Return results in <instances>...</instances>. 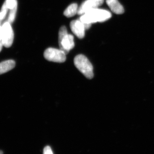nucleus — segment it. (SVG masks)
I'll return each instance as SVG.
<instances>
[{"mask_svg":"<svg viewBox=\"0 0 154 154\" xmlns=\"http://www.w3.org/2000/svg\"><path fill=\"white\" fill-rule=\"evenodd\" d=\"M111 14L107 10L95 8L82 15L80 20L85 24H91L96 22H102L110 19Z\"/></svg>","mask_w":154,"mask_h":154,"instance_id":"nucleus-1","label":"nucleus"},{"mask_svg":"<svg viewBox=\"0 0 154 154\" xmlns=\"http://www.w3.org/2000/svg\"><path fill=\"white\" fill-rule=\"evenodd\" d=\"M75 66L88 79L94 77L93 66L87 57L83 54L77 55L74 59Z\"/></svg>","mask_w":154,"mask_h":154,"instance_id":"nucleus-2","label":"nucleus"},{"mask_svg":"<svg viewBox=\"0 0 154 154\" xmlns=\"http://www.w3.org/2000/svg\"><path fill=\"white\" fill-rule=\"evenodd\" d=\"M59 44L60 49L67 54L75 46L74 37L68 34L65 26H62L59 32Z\"/></svg>","mask_w":154,"mask_h":154,"instance_id":"nucleus-3","label":"nucleus"},{"mask_svg":"<svg viewBox=\"0 0 154 154\" xmlns=\"http://www.w3.org/2000/svg\"><path fill=\"white\" fill-rule=\"evenodd\" d=\"M65 53L60 49L49 48L45 50L44 53V57L45 59L54 62H64L66 60Z\"/></svg>","mask_w":154,"mask_h":154,"instance_id":"nucleus-4","label":"nucleus"},{"mask_svg":"<svg viewBox=\"0 0 154 154\" xmlns=\"http://www.w3.org/2000/svg\"><path fill=\"white\" fill-rule=\"evenodd\" d=\"M14 39V33L11 23L5 22L2 26V40L4 46L11 47Z\"/></svg>","mask_w":154,"mask_h":154,"instance_id":"nucleus-5","label":"nucleus"},{"mask_svg":"<svg viewBox=\"0 0 154 154\" xmlns=\"http://www.w3.org/2000/svg\"><path fill=\"white\" fill-rule=\"evenodd\" d=\"M70 27L72 32L79 38L85 37V25L80 19L73 20L71 22Z\"/></svg>","mask_w":154,"mask_h":154,"instance_id":"nucleus-6","label":"nucleus"},{"mask_svg":"<svg viewBox=\"0 0 154 154\" xmlns=\"http://www.w3.org/2000/svg\"><path fill=\"white\" fill-rule=\"evenodd\" d=\"M99 7L93 0H86L78 8L77 14L82 15L93 9L97 8Z\"/></svg>","mask_w":154,"mask_h":154,"instance_id":"nucleus-7","label":"nucleus"},{"mask_svg":"<svg viewBox=\"0 0 154 154\" xmlns=\"http://www.w3.org/2000/svg\"><path fill=\"white\" fill-rule=\"evenodd\" d=\"M106 3L111 11L114 14H121L124 13L123 7L118 0H106Z\"/></svg>","mask_w":154,"mask_h":154,"instance_id":"nucleus-8","label":"nucleus"},{"mask_svg":"<svg viewBox=\"0 0 154 154\" xmlns=\"http://www.w3.org/2000/svg\"><path fill=\"white\" fill-rule=\"evenodd\" d=\"M15 62L14 60H7L0 63V75L3 74L11 70L15 67Z\"/></svg>","mask_w":154,"mask_h":154,"instance_id":"nucleus-9","label":"nucleus"},{"mask_svg":"<svg viewBox=\"0 0 154 154\" xmlns=\"http://www.w3.org/2000/svg\"><path fill=\"white\" fill-rule=\"evenodd\" d=\"M78 5L75 3H73L68 7L64 12V15L68 18L74 17L78 13Z\"/></svg>","mask_w":154,"mask_h":154,"instance_id":"nucleus-10","label":"nucleus"},{"mask_svg":"<svg viewBox=\"0 0 154 154\" xmlns=\"http://www.w3.org/2000/svg\"><path fill=\"white\" fill-rule=\"evenodd\" d=\"M17 6H16L14 8L10 10V14H9L8 18V22L9 23H13L15 20L16 18V14H17Z\"/></svg>","mask_w":154,"mask_h":154,"instance_id":"nucleus-11","label":"nucleus"},{"mask_svg":"<svg viewBox=\"0 0 154 154\" xmlns=\"http://www.w3.org/2000/svg\"><path fill=\"white\" fill-rule=\"evenodd\" d=\"M8 10L5 2L4 3L2 7V9H1V12H0V19L2 21L3 19L5 18Z\"/></svg>","mask_w":154,"mask_h":154,"instance_id":"nucleus-12","label":"nucleus"},{"mask_svg":"<svg viewBox=\"0 0 154 154\" xmlns=\"http://www.w3.org/2000/svg\"><path fill=\"white\" fill-rule=\"evenodd\" d=\"M5 2L9 10H11L16 6H18L17 0H6Z\"/></svg>","mask_w":154,"mask_h":154,"instance_id":"nucleus-13","label":"nucleus"},{"mask_svg":"<svg viewBox=\"0 0 154 154\" xmlns=\"http://www.w3.org/2000/svg\"><path fill=\"white\" fill-rule=\"evenodd\" d=\"M43 154H53L52 149L49 146H46L43 149Z\"/></svg>","mask_w":154,"mask_h":154,"instance_id":"nucleus-14","label":"nucleus"},{"mask_svg":"<svg viewBox=\"0 0 154 154\" xmlns=\"http://www.w3.org/2000/svg\"><path fill=\"white\" fill-rule=\"evenodd\" d=\"M93 1L95 2L99 6L102 5L104 2V0H93Z\"/></svg>","mask_w":154,"mask_h":154,"instance_id":"nucleus-15","label":"nucleus"},{"mask_svg":"<svg viewBox=\"0 0 154 154\" xmlns=\"http://www.w3.org/2000/svg\"><path fill=\"white\" fill-rule=\"evenodd\" d=\"M3 46H4V45H3L2 40H0V52L2 51Z\"/></svg>","mask_w":154,"mask_h":154,"instance_id":"nucleus-16","label":"nucleus"},{"mask_svg":"<svg viewBox=\"0 0 154 154\" xmlns=\"http://www.w3.org/2000/svg\"><path fill=\"white\" fill-rule=\"evenodd\" d=\"M0 154H3V152L2 151H0Z\"/></svg>","mask_w":154,"mask_h":154,"instance_id":"nucleus-17","label":"nucleus"},{"mask_svg":"<svg viewBox=\"0 0 154 154\" xmlns=\"http://www.w3.org/2000/svg\"><path fill=\"white\" fill-rule=\"evenodd\" d=\"M2 22V20H1V19H0V25H1V22Z\"/></svg>","mask_w":154,"mask_h":154,"instance_id":"nucleus-18","label":"nucleus"}]
</instances>
